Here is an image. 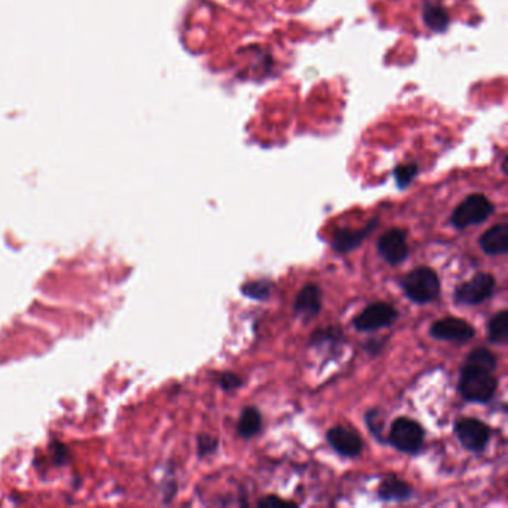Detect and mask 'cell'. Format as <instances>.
Segmentation results:
<instances>
[{
  "mask_svg": "<svg viewBox=\"0 0 508 508\" xmlns=\"http://www.w3.org/2000/svg\"><path fill=\"white\" fill-rule=\"evenodd\" d=\"M495 370L496 358L490 350L483 348L472 350L460 370V395L472 403H489L498 386Z\"/></svg>",
  "mask_w": 508,
  "mask_h": 508,
  "instance_id": "1",
  "label": "cell"
},
{
  "mask_svg": "<svg viewBox=\"0 0 508 508\" xmlns=\"http://www.w3.org/2000/svg\"><path fill=\"white\" fill-rule=\"evenodd\" d=\"M401 285L407 297L418 304L430 303L440 294V279L430 267H418L410 271Z\"/></svg>",
  "mask_w": 508,
  "mask_h": 508,
  "instance_id": "2",
  "label": "cell"
},
{
  "mask_svg": "<svg viewBox=\"0 0 508 508\" xmlns=\"http://www.w3.org/2000/svg\"><path fill=\"white\" fill-rule=\"evenodd\" d=\"M493 214V205L483 194H471L460 203L452 215V224L456 228H467L486 221Z\"/></svg>",
  "mask_w": 508,
  "mask_h": 508,
  "instance_id": "3",
  "label": "cell"
},
{
  "mask_svg": "<svg viewBox=\"0 0 508 508\" xmlns=\"http://www.w3.org/2000/svg\"><path fill=\"white\" fill-rule=\"evenodd\" d=\"M423 440L425 432L422 427L409 418L397 419L389 431V441L404 453H418L423 446Z\"/></svg>",
  "mask_w": 508,
  "mask_h": 508,
  "instance_id": "4",
  "label": "cell"
},
{
  "mask_svg": "<svg viewBox=\"0 0 508 508\" xmlns=\"http://www.w3.org/2000/svg\"><path fill=\"white\" fill-rule=\"evenodd\" d=\"M493 291H495V277L489 273H479L472 279L462 283V285H459L456 288L455 297L456 301L462 304L477 306L490 298Z\"/></svg>",
  "mask_w": 508,
  "mask_h": 508,
  "instance_id": "5",
  "label": "cell"
},
{
  "mask_svg": "<svg viewBox=\"0 0 508 508\" xmlns=\"http://www.w3.org/2000/svg\"><path fill=\"white\" fill-rule=\"evenodd\" d=\"M398 317V312L395 307L379 301L370 304L367 309H364L353 321V325L358 331H374L394 324Z\"/></svg>",
  "mask_w": 508,
  "mask_h": 508,
  "instance_id": "6",
  "label": "cell"
},
{
  "mask_svg": "<svg viewBox=\"0 0 508 508\" xmlns=\"http://www.w3.org/2000/svg\"><path fill=\"white\" fill-rule=\"evenodd\" d=\"M455 431L459 441L472 452H481L488 446L490 439V430L488 425L477 419L458 420L455 425Z\"/></svg>",
  "mask_w": 508,
  "mask_h": 508,
  "instance_id": "7",
  "label": "cell"
},
{
  "mask_svg": "<svg viewBox=\"0 0 508 508\" xmlns=\"http://www.w3.org/2000/svg\"><path fill=\"white\" fill-rule=\"evenodd\" d=\"M377 251L387 264L397 266L403 263L409 255L407 231L401 228H392L380 235L377 242Z\"/></svg>",
  "mask_w": 508,
  "mask_h": 508,
  "instance_id": "8",
  "label": "cell"
},
{
  "mask_svg": "<svg viewBox=\"0 0 508 508\" xmlns=\"http://www.w3.org/2000/svg\"><path fill=\"white\" fill-rule=\"evenodd\" d=\"M431 336L437 340L465 343L476 336V331L467 321L453 316L443 317L431 325Z\"/></svg>",
  "mask_w": 508,
  "mask_h": 508,
  "instance_id": "9",
  "label": "cell"
},
{
  "mask_svg": "<svg viewBox=\"0 0 508 508\" xmlns=\"http://www.w3.org/2000/svg\"><path fill=\"white\" fill-rule=\"evenodd\" d=\"M328 443L334 451L346 458H355L362 452V440L357 431L345 427H334L327 434Z\"/></svg>",
  "mask_w": 508,
  "mask_h": 508,
  "instance_id": "10",
  "label": "cell"
},
{
  "mask_svg": "<svg viewBox=\"0 0 508 508\" xmlns=\"http://www.w3.org/2000/svg\"><path fill=\"white\" fill-rule=\"evenodd\" d=\"M322 306V294L313 283L306 285L297 295L294 303V310L297 315L304 316L307 319L315 317L319 312H321Z\"/></svg>",
  "mask_w": 508,
  "mask_h": 508,
  "instance_id": "11",
  "label": "cell"
},
{
  "mask_svg": "<svg viewBox=\"0 0 508 508\" xmlns=\"http://www.w3.org/2000/svg\"><path fill=\"white\" fill-rule=\"evenodd\" d=\"M377 219H373L367 227L361 230H338L333 238V247L337 252H349L358 247L369 234L376 228Z\"/></svg>",
  "mask_w": 508,
  "mask_h": 508,
  "instance_id": "12",
  "label": "cell"
},
{
  "mask_svg": "<svg viewBox=\"0 0 508 508\" xmlns=\"http://www.w3.org/2000/svg\"><path fill=\"white\" fill-rule=\"evenodd\" d=\"M481 249L488 255H504L508 251V226L498 224L480 238Z\"/></svg>",
  "mask_w": 508,
  "mask_h": 508,
  "instance_id": "13",
  "label": "cell"
},
{
  "mask_svg": "<svg viewBox=\"0 0 508 508\" xmlns=\"http://www.w3.org/2000/svg\"><path fill=\"white\" fill-rule=\"evenodd\" d=\"M379 496L385 501H406L411 496V488L403 480L389 477L382 481Z\"/></svg>",
  "mask_w": 508,
  "mask_h": 508,
  "instance_id": "14",
  "label": "cell"
},
{
  "mask_svg": "<svg viewBox=\"0 0 508 508\" xmlns=\"http://www.w3.org/2000/svg\"><path fill=\"white\" fill-rule=\"evenodd\" d=\"M261 413L255 407H247L242 411V416L239 420V434L243 439H252L261 431Z\"/></svg>",
  "mask_w": 508,
  "mask_h": 508,
  "instance_id": "15",
  "label": "cell"
},
{
  "mask_svg": "<svg viewBox=\"0 0 508 508\" xmlns=\"http://www.w3.org/2000/svg\"><path fill=\"white\" fill-rule=\"evenodd\" d=\"M489 340L492 343L504 345L508 340V313L505 310L496 313L489 322Z\"/></svg>",
  "mask_w": 508,
  "mask_h": 508,
  "instance_id": "16",
  "label": "cell"
},
{
  "mask_svg": "<svg viewBox=\"0 0 508 508\" xmlns=\"http://www.w3.org/2000/svg\"><path fill=\"white\" fill-rule=\"evenodd\" d=\"M243 295L254 300H266L270 297L271 285L267 280H252L247 282L242 287Z\"/></svg>",
  "mask_w": 508,
  "mask_h": 508,
  "instance_id": "17",
  "label": "cell"
},
{
  "mask_svg": "<svg viewBox=\"0 0 508 508\" xmlns=\"http://www.w3.org/2000/svg\"><path fill=\"white\" fill-rule=\"evenodd\" d=\"M418 173V165L416 164H409V165H401L395 170V178L399 188H406L413 178H415Z\"/></svg>",
  "mask_w": 508,
  "mask_h": 508,
  "instance_id": "18",
  "label": "cell"
},
{
  "mask_svg": "<svg viewBox=\"0 0 508 508\" xmlns=\"http://www.w3.org/2000/svg\"><path fill=\"white\" fill-rule=\"evenodd\" d=\"M218 383L224 389V391H231V389L240 387L243 385V380L240 379V377L238 374L227 371V373H222L218 377Z\"/></svg>",
  "mask_w": 508,
  "mask_h": 508,
  "instance_id": "19",
  "label": "cell"
},
{
  "mask_svg": "<svg viewBox=\"0 0 508 508\" xmlns=\"http://www.w3.org/2000/svg\"><path fill=\"white\" fill-rule=\"evenodd\" d=\"M218 447V441L210 435H200L198 437V453L200 456H206L214 453Z\"/></svg>",
  "mask_w": 508,
  "mask_h": 508,
  "instance_id": "20",
  "label": "cell"
},
{
  "mask_svg": "<svg viewBox=\"0 0 508 508\" xmlns=\"http://www.w3.org/2000/svg\"><path fill=\"white\" fill-rule=\"evenodd\" d=\"M365 420H367V425L370 427V430L374 432V435H377L376 439H380L382 435V425L379 422V413L377 411H369L367 418H365Z\"/></svg>",
  "mask_w": 508,
  "mask_h": 508,
  "instance_id": "21",
  "label": "cell"
},
{
  "mask_svg": "<svg viewBox=\"0 0 508 508\" xmlns=\"http://www.w3.org/2000/svg\"><path fill=\"white\" fill-rule=\"evenodd\" d=\"M258 505L264 507V508H273V507H292L295 504L288 502V501H283V500L277 498V496H266L264 500H261L258 502Z\"/></svg>",
  "mask_w": 508,
  "mask_h": 508,
  "instance_id": "22",
  "label": "cell"
}]
</instances>
